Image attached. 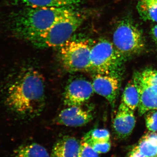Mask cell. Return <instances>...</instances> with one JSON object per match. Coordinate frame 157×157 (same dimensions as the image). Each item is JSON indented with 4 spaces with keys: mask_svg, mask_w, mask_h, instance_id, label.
Instances as JSON below:
<instances>
[{
    "mask_svg": "<svg viewBox=\"0 0 157 157\" xmlns=\"http://www.w3.org/2000/svg\"><path fill=\"white\" fill-rule=\"evenodd\" d=\"M125 61L112 42L107 39H100L92 45L90 71L95 73L120 76Z\"/></svg>",
    "mask_w": 157,
    "mask_h": 157,
    "instance_id": "obj_5",
    "label": "cell"
},
{
    "mask_svg": "<svg viewBox=\"0 0 157 157\" xmlns=\"http://www.w3.org/2000/svg\"><path fill=\"white\" fill-rule=\"evenodd\" d=\"M44 77L32 67L21 68L8 82L4 91V102L11 113L22 118L39 115L45 103Z\"/></svg>",
    "mask_w": 157,
    "mask_h": 157,
    "instance_id": "obj_1",
    "label": "cell"
},
{
    "mask_svg": "<svg viewBox=\"0 0 157 157\" xmlns=\"http://www.w3.org/2000/svg\"><path fill=\"white\" fill-rule=\"evenodd\" d=\"M113 44L125 60L142 52L145 47L143 33L128 18L119 22L113 35Z\"/></svg>",
    "mask_w": 157,
    "mask_h": 157,
    "instance_id": "obj_4",
    "label": "cell"
},
{
    "mask_svg": "<svg viewBox=\"0 0 157 157\" xmlns=\"http://www.w3.org/2000/svg\"><path fill=\"white\" fill-rule=\"evenodd\" d=\"M94 91L104 97L110 104H114L120 87V76L95 73L92 82Z\"/></svg>",
    "mask_w": 157,
    "mask_h": 157,
    "instance_id": "obj_8",
    "label": "cell"
},
{
    "mask_svg": "<svg viewBox=\"0 0 157 157\" xmlns=\"http://www.w3.org/2000/svg\"><path fill=\"white\" fill-rule=\"evenodd\" d=\"M137 147L141 154L147 157H157V146L144 136Z\"/></svg>",
    "mask_w": 157,
    "mask_h": 157,
    "instance_id": "obj_18",
    "label": "cell"
},
{
    "mask_svg": "<svg viewBox=\"0 0 157 157\" xmlns=\"http://www.w3.org/2000/svg\"><path fill=\"white\" fill-rule=\"evenodd\" d=\"M75 11L73 7H25L10 13L7 28L15 38L29 42Z\"/></svg>",
    "mask_w": 157,
    "mask_h": 157,
    "instance_id": "obj_2",
    "label": "cell"
},
{
    "mask_svg": "<svg viewBox=\"0 0 157 157\" xmlns=\"http://www.w3.org/2000/svg\"><path fill=\"white\" fill-rule=\"evenodd\" d=\"M134 111L121 103L113 124L118 138L125 139L132 134L136 124Z\"/></svg>",
    "mask_w": 157,
    "mask_h": 157,
    "instance_id": "obj_11",
    "label": "cell"
},
{
    "mask_svg": "<svg viewBox=\"0 0 157 157\" xmlns=\"http://www.w3.org/2000/svg\"><path fill=\"white\" fill-rule=\"evenodd\" d=\"M145 137L150 141H151L155 145L157 146V134L154 132H151L144 135Z\"/></svg>",
    "mask_w": 157,
    "mask_h": 157,
    "instance_id": "obj_23",
    "label": "cell"
},
{
    "mask_svg": "<svg viewBox=\"0 0 157 157\" xmlns=\"http://www.w3.org/2000/svg\"><path fill=\"white\" fill-rule=\"evenodd\" d=\"M128 157H147L141 154L139 151L137 146L135 147L130 152Z\"/></svg>",
    "mask_w": 157,
    "mask_h": 157,
    "instance_id": "obj_24",
    "label": "cell"
},
{
    "mask_svg": "<svg viewBox=\"0 0 157 157\" xmlns=\"http://www.w3.org/2000/svg\"><path fill=\"white\" fill-rule=\"evenodd\" d=\"M147 128L152 132L157 131V109L149 110L145 113Z\"/></svg>",
    "mask_w": 157,
    "mask_h": 157,
    "instance_id": "obj_20",
    "label": "cell"
},
{
    "mask_svg": "<svg viewBox=\"0 0 157 157\" xmlns=\"http://www.w3.org/2000/svg\"><path fill=\"white\" fill-rule=\"evenodd\" d=\"M78 157H100L92 147L83 140L80 142V149Z\"/></svg>",
    "mask_w": 157,
    "mask_h": 157,
    "instance_id": "obj_21",
    "label": "cell"
},
{
    "mask_svg": "<svg viewBox=\"0 0 157 157\" xmlns=\"http://www.w3.org/2000/svg\"><path fill=\"white\" fill-rule=\"evenodd\" d=\"M84 20L77 11L61 19L29 43L37 48H59L72 38Z\"/></svg>",
    "mask_w": 157,
    "mask_h": 157,
    "instance_id": "obj_3",
    "label": "cell"
},
{
    "mask_svg": "<svg viewBox=\"0 0 157 157\" xmlns=\"http://www.w3.org/2000/svg\"><path fill=\"white\" fill-rule=\"evenodd\" d=\"M93 119L91 112L82 108L81 106H71L63 109L56 117L57 124L67 127L82 126Z\"/></svg>",
    "mask_w": 157,
    "mask_h": 157,
    "instance_id": "obj_10",
    "label": "cell"
},
{
    "mask_svg": "<svg viewBox=\"0 0 157 157\" xmlns=\"http://www.w3.org/2000/svg\"><path fill=\"white\" fill-rule=\"evenodd\" d=\"M134 74L145 82L157 85V70L147 69L140 72H136Z\"/></svg>",
    "mask_w": 157,
    "mask_h": 157,
    "instance_id": "obj_19",
    "label": "cell"
},
{
    "mask_svg": "<svg viewBox=\"0 0 157 157\" xmlns=\"http://www.w3.org/2000/svg\"><path fill=\"white\" fill-rule=\"evenodd\" d=\"M92 45L88 40L71 39L60 47V60L65 70L70 72L90 71Z\"/></svg>",
    "mask_w": 157,
    "mask_h": 157,
    "instance_id": "obj_6",
    "label": "cell"
},
{
    "mask_svg": "<svg viewBox=\"0 0 157 157\" xmlns=\"http://www.w3.org/2000/svg\"><path fill=\"white\" fill-rule=\"evenodd\" d=\"M151 34L152 38L157 45V24L156 25H155L151 29Z\"/></svg>",
    "mask_w": 157,
    "mask_h": 157,
    "instance_id": "obj_25",
    "label": "cell"
},
{
    "mask_svg": "<svg viewBox=\"0 0 157 157\" xmlns=\"http://www.w3.org/2000/svg\"><path fill=\"white\" fill-rule=\"evenodd\" d=\"M12 157H50L47 150L40 144L31 143L19 147Z\"/></svg>",
    "mask_w": 157,
    "mask_h": 157,
    "instance_id": "obj_14",
    "label": "cell"
},
{
    "mask_svg": "<svg viewBox=\"0 0 157 157\" xmlns=\"http://www.w3.org/2000/svg\"><path fill=\"white\" fill-rule=\"evenodd\" d=\"M10 6L28 7L61 8L74 7L81 2V0H6Z\"/></svg>",
    "mask_w": 157,
    "mask_h": 157,
    "instance_id": "obj_13",
    "label": "cell"
},
{
    "mask_svg": "<svg viewBox=\"0 0 157 157\" xmlns=\"http://www.w3.org/2000/svg\"><path fill=\"white\" fill-rule=\"evenodd\" d=\"M136 8L142 19L157 23V0H137Z\"/></svg>",
    "mask_w": 157,
    "mask_h": 157,
    "instance_id": "obj_15",
    "label": "cell"
},
{
    "mask_svg": "<svg viewBox=\"0 0 157 157\" xmlns=\"http://www.w3.org/2000/svg\"><path fill=\"white\" fill-rule=\"evenodd\" d=\"M139 103V93L132 80L129 82L125 87L121 103L134 111L138 107Z\"/></svg>",
    "mask_w": 157,
    "mask_h": 157,
    "instance_id": "obj_16",
    "label": "cell"
},
{
    "mask_svg": "<svg viewBox=\"0 0 157 157\" xmlns=\"http://www.w3.org/2000/svg\"><path fill=\"white\" fill-rule=\"evenodd\" d=\"M88 144L98 154L106 153L109 151L111 147V144L109 141L93 142Z\"/></svg>",
    "mask_w": 157,
    "mask_h": 157,
    "instance_id": "obj_22",
    "label": "cell"
},
{
    "mask_svg": "<svg viewBox=\"0 0 157 157\" xmlns=\"http://www.w3.org/2000/svg\"><path fill=\"white\" fill-rule=\"evenodd\" d=\"M92 82L84 78H76L70 82L65 88L64 104L67 107L81 106L94 94Z\"/></svg>",
    "mask_w": 157,
    "mask_h": 157,
    "instance_id": "obj_7",
    "label": "cell"
},
{
    "mask_svg": "<svg viewBox=\"0 0 157 157\" xmlns=\"http://www.w3.org/2000/svg\"><path fill=\"white\" fill-rule=\"evenodd\" d=\"M133 81L139 95L138 113L142 116L147 111L157 109V85L145 82L134 74Z\"/></svg>",
    "mask_w": 157,
    "mask_h": 157,
    "instance_id": "obj_9",
    "label": "cell"
},
{
    "mask_svg": "<svg viewBox=\"0 0 157 157\" xmlns=\"http://www.w3.org/2000/svg\"><path fill=\"white\" fill-rule=\"evenodd\" d=\"M80 146L75 137L66 136L54 145L50 157H78Z\"/></svg>",
    "mask_w": 157,
    "mask_h": 157,
    "instance_id": "obj_12",
    "label": "cell"
},
{
    "mask_svg": "<svg viewBox=\"0 0 157 157\" xmlns=\"http://www.w3.org/2000/svg\"><path fill=\"white\" fill-rule=\"evenodd\" d=\"M110 134L108 130L105 129H94L88 132L82 140L89 143L93 142L109 141Z\"/></svg>",
    "mask_w": 157,
    "mask_h": 157,
    "instance_id": "obj_17",
    "label": "cell"
}]
</instances>
